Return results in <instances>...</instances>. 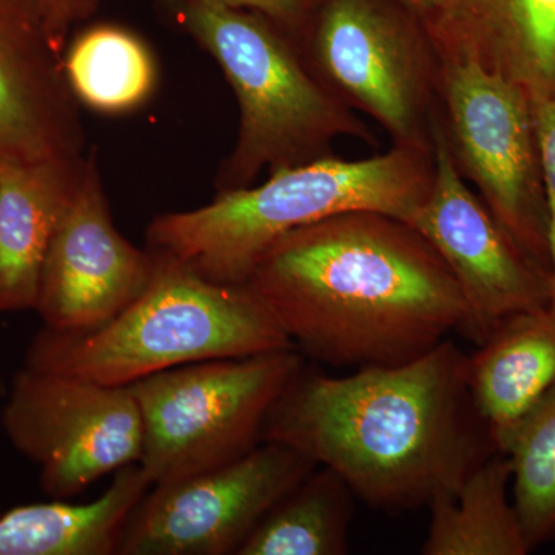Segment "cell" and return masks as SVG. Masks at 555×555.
<instances>
[{
    "instance_id": "obj_1",
    "label": "cell",
    "mask_w": 555,
    "mask_h": 555,
    "mask_svg": "<svg viewBox=\"0 0 555 555\" xmlns=\"http://www.w3.org/2000/svg\"><path fill=\"white\" fill-rule=\"evenodd\" d=\"M244 286L302 356L338 369L409 363L466 321L443 258L382 211H346L287 233Z\"/></svg>"
},
{
    "instance_id": "obj_2",
    "label": "cell",
    "mask_w": 555,
    "mask_h": 555,
    "mask_svg": "<svg viewBox=\"0 0 555 555\" xmlns=\"http://www.w3.org/2000/svg\"><path fill=\"white\" fill-rule=\"evenodd\" d=\"M466 367L467 353L449 339L409 363L345 377L306 363L270 411L262 441L334 470L375 509L427 506L500 452L474 406Z\"/></svg>"
},
{
    "instance_id": "obj_3",
    "label": "cell",
    "mask_w": 555,
    "mask_h": 555,
    "mask_svg": "<svg viewBox=\"0 0 555 555\" xmlns=\"http://www.w3.org/2000/svg\"><path fill=\"white\" fill-rule=\"evenodd\" d=\"M436 178V152L396 147L372 158L337 155L269 173L262 184L219 192L193 210L158 215L145 247L214 283L243 286L278 240L313 222L353 210L408 221Z\"/></svg>"
},
{
    "instance_id": "obj_4",
    "label": "cell",
    "mask_w": 555,
    "mask_h": 555,
    "mask_svg": "<svg viewBox=\"0 0 555 555\" xmlns=\"http://www.w3.org/2000/svg\"><path fill=\"white\" fill-rule=\"evenodd\" d=\"M170 9L178 27L217 62L238 101V137L219 166L217 193L251 188L262 171L334 156L339 138L377 147L371 127L317 79L275 22L211 2Z\"/></svg>"
},
{
    "instance_id": "obj_5",
    "label": "cell",
    "mask_w": 555,
    "mask_h": 555,
    "mask_svg": "<svg viewBox=\"0 0 555 555\" xmlns=\"http://www.w3.org/2000/svg\"><path fill=\"white\" fill-rule=\"evenodd\" d=\"M155 255L152 281L129 308L94 331L40 328L25 366L124 387L199 361L295 347L244 284L214 283L177 259Z\"/></svg>"
},
{
    "instance_id": "obj_6",
    "label": "cell",
    "mask_w": 555,
    "mask_h": 555,
    "mask_svg": "<svg viewBox=\"0 0 555 555\" xmlns=\"http://www.w3.org/2000/svg\"><path fill=\"white\" fill-rule=\"evenodd\" d=\"M287 35L317 79L392 145L436 152L441 56L406 0H308Z\"/></svg>"
},
{
    "instance_id": "obj_7",
    "label": "cell",
    "mask_w": 555,
    "mask_h": 555,
    "mask_svg": "<svg viewBox=\"0 0 555 555\" xmlns=\"http://www.w3.org/2000/svg\"><path fill=\"white\" fill-rule=\"evenodd\" d=\"M306 363L291 347L199 361L130 385L144 433L139 466L150 485L196 476L254 451L270 411Z\"/></svg>"
},
{
    "instance_id": "obj_8",
    "label": "cell",
    "mask_w": 555,
    "mask_h": 555,
    "mask_svg": "<svg viewBox=\"0 0 555 555\" xmlns=\"http://www.w3.org/2000/svg\"><path fill=\"white\" fill-rule=\"evenodd\" d=\"M440 51V50H438ZM438 127L455 169L509 238L551 273L547 206L534 101L517 83L440 51Z\"/></svg>"
},
{
    "instance_id": "obj_9",
    "label": "cell",
    "mask_w": 555,
    "mask_h": 555,
    "mask_svg": "<svg viewBox=\"0 0 555 555\" xmlns=\"http://www.w3.org/2000/svg\"><path fill=\"white\" fill-rule=\"evenodd\" d=\"M0 423L11 447L38 467L40 489L51 500L78 496L142 455L141 411L129 386L24 364Z\"/></svg>"
},
{
    "instance_id": "obj_10",
    "label": "cell",
    "mask_w": 555,
    "mask_h": 555,
    "mask_svg": "<svg viewBox=\"0 0 555 555\" xmlns=\"http://www.w3.org/2000/svg\"><path fill=\"white\" fill-rule=\"evenodd\" d=\"M286 444L181 480L150 486L120 534L122 555L236 554L266 514L317 467Z\"/></svg>"
},
{
    "instance_id": "obj_11",
    "label": "cell",
    "mask_w": 555,
    "mask_h": 555,
    "mask_svg": "<svg viewBox=\"0 0 555 555\" xmlns=\"http://www.w3.org/2000/svg\"><path fill=\"white\" fill-rule=\"evenodd\" d=\"M406 222L454 275L466 306L462 335L474 345L485 343L509 318L550 306L551 273L526 257L469 189L438 122L433 189Z\"/></svg>"
},
{
    "instance_id": "obj_12",
    "label": "cell",
    "mask_w": 555,
    "mask_h": 555,
    "mask_svg": "<svg viewBox=\"0 0 555 555\" xmlns=\"http://www.w3.org/2000/svg\"><path fill=\"white\" fill-rule=\"evenodd\" d=\"M156 255L133 246L113 221L96 150L51 240L36 312L43 327L76 334L104 326L147 288Z\"/></svg>"
},
{
    "instance_id": "obj_13",
    "label": "cell",
    "mask_w": 555,
    "mask_h": 555,
    "mask_svg": "<svg viewBox=\"0 0 555 555\" xmlns=\"http://www.w3.org/2000/svg\"><path fill=\"white\" fill-rule=\"evenodd\" d=\"M62 56L25 0H0V164L86 155Z\"/></svg>"
},
{
    "instance_id": "obj_14",
    "label": "cell",
    "mask_w": 555,
    "mask_h": 555,
    "mask_svg": "<svg viewBox=\"0 0 555 555\" xmlns=\"http://www.w3.org/2000/svg\"><path fill=\"white\" fill-rule=\"evenodd\" d=\"M437 49L555 98V0H438L422 13Z\"/></svg>"
},
{
    "instance_id": "obj_15",
    "label": "cell",
    "mask_w": 555,
    "mask_h": 555,
    "mask_svg": "<svg viewBox=\"0 0 555 555\" xmlns=\"http://www.w3.org/2000/svg\"><path fill=\"white\" fill-rule=\"evenodd\" d=\"M87 155L0 164V313L36 309L47 251L82 179Z\"/></svg>"
},
{
    "instance_id": "obj_16",
    "label": "cell",
    "mask_w": 555,
    "mask_h": 555,
    "mask_svg": "<svg viewBox=\"0 0 555 555\" xmlns=\"http://www.w3.org/2000/svg\"><path fill=\"white\" fill-rule=\"evenodd\" d=\"M467 387L503 452L518 423L555 383V306L518 313L467 356Z\"/></svg>"
},
{
    "instance_id": "obj_17",
    "label": "cell",
    "mask_w": 555,
    "mask_h": 555,
    "mask_svg": "<svg viewBox=\"0 0 555 555\" xmlns=\"http://www.w3.org/2000/svg\"><path fill=\"white\" fill-rule=\"evenodd\" d=\"M150 486L133 463L93 502L51 500L0 513V555L118 554L124 526Z\"/></svg>"
},
{
    "instance_id": "obj_18",
    "label": "cell",
    "mask_w": 555,
    "mask_h": 555,
    "mask_svg": "<svg viewBox=\"0 0 555 555\" xmlns=\"http://www.w3.org/2000/svg\"><path fill=\"white\" fill-rule=\"evenodd\" d=\"M511 463L495 452L466 477L456 492L438 494L427 505L425 555H526L520 518L509 499Z\"/></svg>"
},
{
    "instance_id": "obj_19",
    "label": "cell",
    "mask_w": 555,
    "mask_h": 555,
    "mask_svg": "<svg viewBox=\"0 0 555 555\" xmlns=\"http://www.w3.org/2000/svg\"><path fill=\"white\" fill-rule=\"evenodd\" d=\"M62 68L78 104L107 116L137 112L158 83L155 54L137 33L120 25L76 33L62 53Z\"/></svg>"
},
{
    "instance_id": "obj_20",
    "label": "cell",
    "mask_w": 555,
    "mask_h": 555,
    "mask_svg": "<svg viewBox=\"0 0 555 555\" xmlns=\"http://www.w3.org/2000/svg\"><path fill=\"white\" fill-rule=\"evenodd\" d=\"M356 494L326 466H317L257 525L236 555H345Z\"/></svg>"
},
{
    "instance_id": "obj_21",
    "label": "cell",
    "mask_w": 555,
    "mask_h": 555,
    "mask_svg": "<svg viewBox=\"0 0 555 555\" xmlns=\"http://www.w3.org/2000/svg\"><path fill=\"white\" fill-rule=\"evenodd\" d=\"M503 454L529 550L555 542V383L518 423Z\"/></svg>"
},
{
    "instance_id": "obj_22",
    "label": "cell",
    "mask_w": 555,
    "mask_h": 555,
    "mask_svg": "<svg viewBox=\"0 0 555 555\" xmlns=\"http://www.w3.org/2000/svg\"><path fill=\"white\" fill-rule=\"evenodd\" d=\"M53 49L64 53L73 28L93 16L104 0H25Z\"/></svg>"
},
{
    "instance_id": "obj_23",
    "label": "cell",
    "mask_w": 555,
    "mask_h": 555,
    "mask_svg": "<svg viewBox=\"0 0 555 555\" xmlns=\"http://www.w3.org/2000/svg\"><path fill=\"white\" fill-rule=\"evenodd\" d=\"M537 134L542 153L547 206V241L551 261V302L555 306V98L534 102Z\"/></svg>"
},
{
    "instance_id": "obj_24",
    "label": "cell",
    "mask_w": 555,
    "mask_h": 555,
    "mask_svg": "<svg viewBox=\"0 0 555 555\" xmlns=\"http://www.w3.org/2000/svg\"><path fill=\"white\" fill-rule=\"evenodd\" d=\"M167 2L170 7L184 2H211L232 7V9L255 11L275 22L284 31L292 33L301 22L308 0H167Z\"/></svg>"
},
{
    "instance_id": "obj_25",
    "label": "cell",
    "mask_w": 555,
    "mask_h": 555,
    "mask_svg": "<svg viewBox=\"0 0 555 555\" xmlns=\"http://www.w3.org/2000/svg\"><path fill=\"white\" fill-rule=\"evenodd\" d=\"M406 2L418 10L420 13H425V11L433 9L438 0H406Z\"/></svg>"
}]
</instances>
